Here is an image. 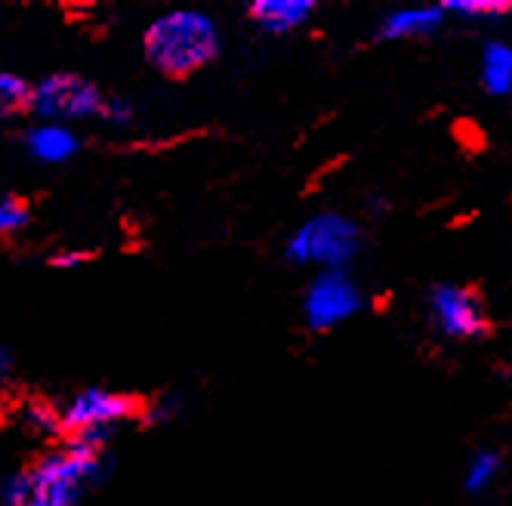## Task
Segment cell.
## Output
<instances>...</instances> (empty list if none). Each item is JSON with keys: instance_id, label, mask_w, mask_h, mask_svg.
<instances>
[{"instance_id": "5b68a950", "label": "cell", "mask_w": 512, "mask_h": 506, "mask_svg": "<svg viewBox=\"0 0 512 506\" xmlns=\"http://www.w3.org/2000/svg\"><path fill=\"white\" fill-rule=\"evenodd\" d=\"M102 93L78 78V75H50L47 81H41L31 90V112L41 115L44 124H65V121H81V118H93L102 115Z\"/></svg>"}, {"instance_id": "7a4b0ae2", "label": "cell", "mask_w": 512, "mask_h": 506, "mask_svg": "<svg viewBox=\"0 0 512 506\" xmlns=\"http://www.w3.org/2000/svg\"><path fill=\"white\" fill-rule=\"evenodd\" d=\"M102 463V448L87 442H75L68 451L47 454L38 466L28 469L31 494L25 506H75L81 491L102 473Z\"/></svg>"}, {"instance_id": "8992f818", "label": "cell", "mask_w": 512, "mask_h": 506, "mask_svg": "<svg viewBox=\"0 0 512 506\" xmlns=\"http://www.w3.org/2000/svg\"><path fill=\"white\" fill-rule=\"evenodd\" d=\"M429 309L435 324L451 340H479L488 334V315L479 294L457 284H438L429 294Z\"/></svg>"}, {"instance_id": "52a82bcc", "label": "cell", "mask_w": 512, "mask_h": 506, "mask_svg": "<svg viewBox=\"0 0 512 506\" xmlns=\"http://www.w3.org/2000/svg\"><path fill=\"white\" fill-rule=\"evenodd\" d=\"M361 309V294L355 281L343 272V269H331L321 272L306 291L303 300V312L309 328L315 331H331L340 321L352 318Z\"/></svg>"}, {"instance_id": "6da1fadb", "label": "cell", "mask_w": 512, "mask_h": 506, "mask_svg": "<svg viewBox=\"0 0 512 506\" xmlns=\"http://www.w3.org/2000/svg\"><path fill=\"white\" fill-rule=\"evenodd\" d=\"M145 56L170 78L192 75L219 53L216 22L198 10H173L158 16L145 31Z\"/></svg>"}, {"instance_id": "9a60e30c", "label": "cell", "mask_w": 512, "mask_h": 506, "mask_svg": "<svg viewBox=\"0 0 512 506\" xmlns=\"http://www.w3.org/2000/svg\"><path fill=\"white\" fill-rule=\"evenodd\" d=\"M25 423H28V429L38 432V436H56L62 429V414H56L50 405L34 402L25 408Z\"/></svg>"}, {"instance_id": "5bb4252c", "label": "cell", "mask_w": 512, "mask_h": 506, "mask_svg": "<svg viewBox=\"0 0 512 506\" xmlns=\"http://www.w3.org/2000/svg\"><path fill=\"white\" fill-rule=\"evenodd\" d=\"M497 469H500V454H497V451H482L479 457H475V460L469 463V473H466V491H469V494L485 491V488L494 482Z\"/></svg>"}, {"instance_id": "7c38bea8", "label": "cell", "mask_w": 512, "mask_h": 506, "mask_svg": "<svg viewBox=\"0 0 512 506\" xmlns=\"http://www.w3.org/2000/svg\"><path fill=\"white\" fill-rule=\"evenodd\" d=\"M31 108V87L16 75H0V118Z\"/></svg>"}, {"instance_id": "ac0fdd59", "label": "cell", "mask_w": 512, "mask_h": 506, "mask_svg": "<svg viewBox=\"0 0 512 506\" xmlns=\"http://www.w3.org/2000/svg\"><path fill=\"white\" fill-rule=\"evenodd\" d=\"M102 118H108V121H115V124H124V121H130V108L124 105V102H105L102 105Z\"/></svg>"}, {"instance_id": "9c48e42d", "label": "cell", "mask_w": 512, "mask_h": 506, "mask_svg": "<svg viewBox=\"0 0 512 506\" xmlns=\"http://www.w3.org/2000/svg\"><path fill=\"white\" fill-rule=\"evenodd\" d=\"M28 149L38 161L59 164L78 152V139L65 124H41L28 133Z\"/></svg>"}, {"instance_id": "8fae6325", "label": "cell", "mask_w": 512, "mask_h": 506, "mask_svg": "<svg viewBox=\"0 0 512 506\" xmlns=\"http://www.w3.org/2000/svg\"><path fill=\"white\" fill-rule=\"evenodd\" d=\"M482 84L494 96L512 93V47L506 44H488L485 62H482Z\"/></svg>"}, {"instance_id": "30bf717a", "label": "cell", "mask_w": 512, "mask_h": 506, "mask_svg": "<svg viewBox=\"0 0 512 506\" xmlns=\"http://www.w3.org/2000/svg\"><path fill=\"white\" fill-rule=\"evenodd\" d=\"M445 19L442 7H414V10H398L392 13L383 28L380 38H423V34H432Z\"/></svg>"}, {"instance_id": "277c9868", "label": "cell", "mask_w": 512, "mask_h": 506, "mask_svg": "<svg viewBox=\"0 0 512 506\" xmlns=\"http://www.w3.org/2000/svg\"><path fill=\"white\" fill-rule=\"evenodd\" d=\"M136 411H139V405L130 399V395L108 392V389H81L62 411V426L75 432L78 436L75 442L102 448V442L108 439V429L133 417Z\"/></svg>"}, {"instance_id": "d6986e66", "label": "cell", "mask_w": 512, "mask_h": 506, "mask_svg": "<svg viewBox=\"0 0 512 506\" xmlns=\"http://www.w3.org/2000/svg\"><path fill=\"white\" fill-rule=\"evenodd\" d=\"M10 365H13V358H10V352L0 346V380H4L7 374H10Z\"/></svg>"}, {"instance_id": "ba28073f", "label": "cell", "mask_w": 512, "mask_h": 506, "mask_svg": "<svg viewBox=\"0 0 512 506\" xmlns=\"http://www.w3.org/2000/svg\"><path fill=\"white\" fill-rule=\"evenodd\" d=\"M250 16L272 34H284L300 28L312 16L309 0H256L250 7Z\"/></svg>"}, {"instance_id": "e0dca14e", "label": "cell", "mask_w": 512, "mask_h": 506, "mask_svg": "<svg viewBox=\"0 0 512 506\" xmlns=\"http://www.w3.org/2000/svg\"><path fill=\"white\" fill-rule=\"evenodd\" d=\"M28 494H31V476L28 469H22V473H13L4 488H0V497H4L7 506H25L28 503Z\"/></svg>"}, {"instance_id": "4fadbf2b", "label": "cell", "mask_w": 512, "mask_h": 506, "mask_svg": "<svg viewBox=\"0 0 512 506\" xmlns=\"http://www.w3.org/2000/svg\"><path fill=\"white\" fill-rule=\"evenodd\" d=\"M442 10L460 13L466 19H497L512 13V4L509 0H448Z\"/></svg>"}, {"instance_id": "3957f363", "label": "cell", "mask_w": 512, "mask_h": 506, "mask_svg": "<svg viewBox=\"0 0 512 506\" xmlns=\"http://www.w3.org/2000/svg\"><path fill=\"white\" fill-rule=\"evenodd\" d=\"M361 247V232L340 213H321L287 241L290 263H315L324 272L346 266Z\"/></svg>"}, {"instance_id": "2e32d148", "label": "cell", "mask_w": 512, "mask_h": 506, "mask_svg": "<svg viewBox=\"0 0 512 506\" xmlns=\"http://www.w3.org/2000/svg\"><path fill=\"white\" fill-rule=\"evenodd\" d=\"M28 223V204L19 198H0V235H13Z\"/></svg>"}]
</instances>
